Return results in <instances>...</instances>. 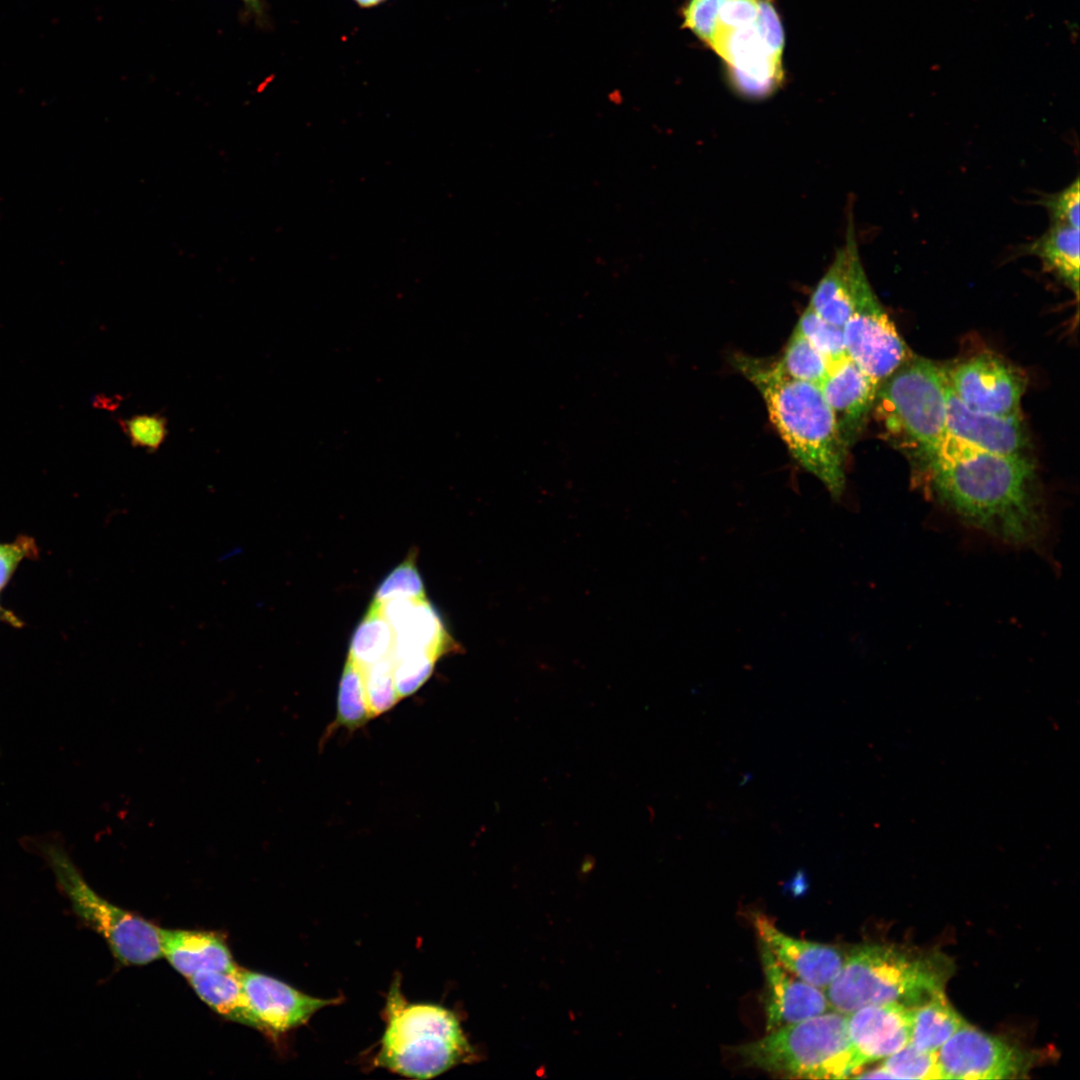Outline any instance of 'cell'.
<instances>
[{"mask_svg": "<svg viewBox=\"0 0 1080 1080\" xmlns=\"http://www.w3.org/2000/svg\"><path fill=\"white\" fill-rule=\"evenodd\" d=\"M920 469L938 499L969 524L1018 544L1039 536L1043 513L1027 455L988 452L948 434Z\"/></svg>", "mask_w": 1080, "mask_h": 1080, "instance_id": "cell-1", "label": "cell"}, {"mask_svg": "<svg viewBox=\"0 0 1080 1080\" xmlns=\"http://www.w3.org/2000/svg\"><path fill=\"white\" fill-rule=\"evenodd\" d=\"M733 361L762 395L769 418L793 458L839 499L845 489L848 451L819 385L790 378L775 363L750 356L736 355Z\"/></svg>", "mask_w": 1080, "mask_h": 1080, "instance_id": "cell-2", "label": "cell"}, {"mask_svg": "<svg viewBox=\"0 0 1080 1080\" xmlns=\"http://www.w3.org/2000/svg\"><path fill=\"white\" fill-rule=\"evenodd\" d=\"M951 970V962L939 952L861 945L844 958L825 994L829 1007L845 1015L879 1003L896 1002L912 1008L943 993Z\"/></svg>", "mask_w": 1080, "mask_h": 1080, "instance_id": "cell-3", "label": "cell"}, {"mask_svg": "<svg viewBox=\"0 0 1080 1080\" xmlns=\"http://www.w3.org/2000/svg\"><path fill=\"white\" fill-rule=\"evenodd\" d=\"M383 1019L375 1067L408 1078L430 1079L477 1057L457 1015L440 1005L407 1001L399 976L387 993Z\"/></svg>", "mask_w": 1080, "mask_h": 1080, "instance_id": "cell-4", "label": "cell"}, {"mask_svg": "<svg viewBox=\"0 0 1080 1080\" xmlns=\"http://www.w3.org/2000/svg\"><path fill=\"white\" fill-rule=\"evenodd\" d=\"M873 407L888 439L920 468L948 435L944 368L907 358L880 383Z\"/></svg>", "mask_w": 1080, "mask_h": 1080, "instance_id": "cell-5", "label": "cell"}, {"mask_svg": "<svg viewBox=\"0 0 1080 1080\" xmlns=\"http://www.w3.org/2000/svg\"><path fill=\"white\" fill-rule=\"evenodd\" d=\"M747 1064L785 1077L846 1078L860 1068L845 1014L827 1011L735 1048Z\"/></svg>", "mask_w": 1080, "mask_h": 1080, "instance_id": "cell-6", "label": "cell"}, {"mask_svg": "<svg viewBox=\"0 0 1080 1080\" xmlns=\"http://www.w3.org/2000/svg\"><path fill=\"white\" fill-rule=\"evenodd\" d=\"M51 869L57 887L69 900L74 914L103 936L115 958L124 965H145L162 956L160 928L119 908L97 894L56 836L25 840Z\"/></svg>", "mask_w": 1080, "mask_h": 1080, "instance_id": "cell-7", "label": "cell"}, {"mask_svg": "<svg viewBox=\"0 0 1080 1080\" xmlns=\"http://www.w3.org/2000/svg\"><path fill=\"white\" fill-rule=\"evenodd\" d=\"M707 43L725 60L734 87L743 95L767 96L782 81L783 30L770 1L760 0L753 20L714 26Z\"/></svg>", "mask_w": 1080, "mask_h": 1080, "instance_id": "cell-8", "label": "cell"}, {"mask_svg": "<svg viewBox=\"0 0 1080 1080\" xmlns=\"http://www.w3.org/2000/svg\"><path fill=\"white\" fill-rule=\"evenodd\" d=\"M843 330L847 356L879 384L908 358L907 346L863 268L855 281L853 310Z\"/></svg>", "mask_w": 1080, "mask_h": 1080, "instance_id": "cell-9", "label": "cell"}, {"mask_svg": "<svg viewBox=\"0 0 1080 1080\" xmlns=\"http://www.w3.org/2000/svg\"><path fill=\"white\" fill-rule=\"evenodd\" d=\"M949 387L969 408L998 416H1019L1026 378L992 353H980L944 368Z\"/></svg>", "mask_w": 1080, "mask_h": 1080, "instance_id": "cell-10", "label": "cell"}, {"mask_svg": "<svg viewBox=\"0 0 1080 1080\" xmlns=\"http://www.w3.org/2000/svg\"><path fill=\"white\" fill-rule=\"evenodd\" d=\"M941 1079H1007L1031 1062L1024 1052L965 1023L937 1051Z\"/></svg>", "mask_w": 1080, "mask_h": 1080, "instance_id": "cell-11", "label": "cell"}, {"mask_svg": "<svg viewBox=\"0 0 1080 1080\" xmlns=\"http://www.w3.org/2000/svg\"><path fill=\"white\" fill-rule=\"evenodd\" d=\"M239 978L259 1030L279 1036L306 1024L324 1007L341 999H323L303 993L266 974L239 969Z\"/></svg>", "mask_w": 1080, "mask_h": 1080, "instance_id": "cell-12", "label": "cell"}, {"mask_svg": "<svg viewBox=\"0 0 1080 1080\" xmlns=\"http://www.w3.org/2000/svg\"><path fill=\"white\" fill-rule=\"evenodd\" d=\"M879 386L848 356L833 363L819 385L847 451L864 428Z\"/></svg>", "mask_w": 1080, "mask_h": 1080, "instance_id": "cell-13", "label": "cell"}, {"mask_svg": "<svg viewBox=\"0 0 1080 1080\" xmlns=\"http://www.w3.org/2000/svg\"><path fill=\"white\" fill-rule=\"evenodd\" d=\"M948 434L979 449L1007 456L1026 455L1028 433L1019 416H998L973 410L951 390L947 382Z\"/></svg>", "mask_w": 1080, "mask_h": 1080, "instance_id": "cell-14", "label": "cell"}, {"mask_svg": "<svg viewBox=\"0 0 1080 1080\" xmlns=\"http://www.w3.org/2000/svg\"><path fill=\"white\" fill-rule=\"evenodd\" d=\"M859 1067L886 1058L910 1041L911 1008L896 1002L871 1004L846 1015Z\"/></svg>", "mask_w": 1080, "mask_h": 1080, "instance_id": "cell-15", "label": "cell"}, {"mask_svg": "<svg viewBox=\"0 0 1080 1080\" xmlns=\"http://www.w3.org/2000/svg\"><path fill=\"white\" fill-rule=\"evenodd\" d=\"M752 920L760 943L795 976L826 989L839 973L845 956L836 947L789 936L761 913Z\"/></svg>", "mask_w": 1080, "mask_h": 1080, "instance_id": "cell-16", "label": "cell"}, {"mask_svg": "<svg viewBox=\"0 0 1080 1080\" xmlns=\"http://www.w3.org/2000/svg\"><path fill=\"white\" fill-rule=\"evenodd\" d=\"M760 955L767 989V1032L828 1011L829 1004L823 989L788 971L762 943Z\"/></svg>", "mask_w": 1080, "mask_h": 1080, "instance_id": "cell-17", "label": "cell"}, {"mask_svg": "<svg viewBox=\"0 0 1080 1080\" xmlns=\"http://www.w3.org/2000/svg\"><path fill=\"white\" fill-rule=\"evenodd\" d=\"M376 606L393 630L394 651H426L439 659L459 649L426 597L397 598Z\"/></svg>", "mask_w": 1080, "mask_h": 1080, "instance_id": "cell-18", "label": "cell"}, {"mask_svg": "<svg viewBox=\"0 0 1080 1080\" xmlns=\"http://www.w3.org/2000/svg\"><path fill=\"white\" fill-rule=\"evenodd\" d=\"M852 221L849 222L845 245L817 284L809 306L828 322L844 327L854 303L855 281L862 269Z\"/></svg>", "mask_w": 1080, "mask_h": 1080, "instance_id": "cell-19", "label": "cell"}, {"mask_svg": "<svg viewBox=\"0 0 1080 1080\" xmlns=\"http://www.w3.org/2000/svg\"><path fill=\"white\" fill-rule=\"evenodd\" d=\"M160 938L162 956L187 978L203 971L239 968L223 937L214 932L160 928Z\"/></svg>", "mask_w": 1080, "mask_h": 1080, "instance_id": "cell-20", "label": "cell"}, {"mask_svg": "<svg viewBox=\"0 0 1080 1080\" xmlns=\"http://www.w3.org/2000/svg\"><path fill=\"white\" fill-rule=\"evenodd\" d=\"M1079 233V229L1071 226L1050 224L1043 235L1022 248L1023 253L1038 257L1043 267L1063 281L1076 297L1080 275Z\"/></svg>", "mask_w": 1080, "mask_h": 1080, "instance_id": "cell-21", "label": "cell"}, {"mask_svg": "<svg viewBox=\"0 0 1080 1080\" xmlns=\"http://www.w3.org/2000/svg\"><path fill=\"white\" fill-rule=\"evenodd\" d=\"M239 969L233 972L203 971L188 980L200 999L218 1014L259 1030L243 991Z\"/></svg>", "mask_w": 1080, "mask_h": 1080, "instance_id": "cell-22", "label": "cell"}, {"mask_svg": "<svg viewBox=\"0 0 1080 1080\" xmlns=\"http://www.w3.org/2000/svg\"><path fill=\"white\" fill-rule=\"evenodd\" d=\"M966 1022L939 993L911 1008L910 1041L923 1052H937Z\"/></svg>", "mask_w": 1080, "mask_h": 1080, "instance_id": "cell-23", "label": "cell"}, {"mask_svg": "<svg viewBox=\"0 0 1080 1080\" xmlns=\"http://www.w3.org/2000/svg\"><path fill=\"white\" fill-rule=\"evenodd\" d=\"M394 633L378 606L371 604L355 629L348 658L365 668L391 655Z\"/></svg>", "mask_w": 1080, "mask_h": 1080, "instance_id": "cell-24", "label": "cell"}, {"mask_svg": "<svg viewBox=\"0 0 1080 1080\" xmlns=\"http://www.w3.org/2000/svg\"><path fill=\"white\" fill-rule=\"evenodd\" d=\"M372 718L374 716L365 690L363 668L347 658L338 686L335 726L352 731Z\"/></svg>", "mask_w": 1080, "mask_h": 1080, "instance_id": "cell-25", "label": "cell"}, {"mask_svg": "<svg viewBox=\"0 0 1080 1080\" xmlns=\"http://www.w3.org/2000/svg\"><path fill=\"white\" fill-rule=\"evenodd\" d=\"M778 370L784 375L820 385L829 373L831 364L796 328L778 362Z\"/></svg>", "mask_w": 1080, "mask_h": 1080, "instance_id": "cell-26", "label": "cell"}, {"mask_svg": "<svg viewBox=\"0 0 1080 1080\" xmlns=\"http://www.w3.org/2000/svg\"><path fill=\"white\" fill-rule=\"evenodd\" d=\"M795 328L828 359L831 365L847 356L843 327L823 319L809 305L800 316Z\"/></svg>", "mask_w": 1080, "mask_h": 1080, "instance_id": "cell-27", "label": "cell"}, {"mask_svg": "<svg viewBox=\"0 0 1080 1080\" xmlns=\"http://www.w3.org/2000/svg\"><path fill=\"white\" fill-rule=\"evenodd\" d=\"M415 551L395 567L376 589L372 604L380 605L386 601L406 598H425L424 583L416 565Z\"/></svg>", "mask_w": 1080, "mask_h": 1080, "instance_id": "cell-28", "label": "cell"}, {"mask_svg": "<svg viewBox=\"0 0 1080 1080\" xmlns=\"http://www.w3.org/2000/svg\"><path fill=\"white\" fill-rule=\"evenodd\" d=\"M394 680L400 698L415 693L429 679L438 658L426 651H392Z\"/></svg>", "mask_w": 1080, "mask_h": 1080, "instance_id": "cell-29", "label": "cell"}, {"mask_svg": "<svg viewBox=\"0 0 1080 1080\" xmlns=\"http://www.w3.org/2000/svg\"><path fill=\"white\" fill-rule=\"evenodd\" d=\"M393 671L391 655L363 668L365 690L374 717L389 711L401 699Z\"/></svg>", "mask_w": 1080, "mask_h": 1080, "instance_id": "cell-30", "label": "cell"}, {"mask_svg": "<svg viewBox=\"0 0 1080 1080\" xmlns=\"http://www.w3.org/2000/svg\"><path fill=\"white\" fill-rule=\"evenodd\" d=\"M882 1067L896 1079H941L937 1052H923L910 1043L886 1057Z\"/></svg>", "mask_w": 1080, "mask_h": 1080, "instance_id": "cell-31", "label": "cell"}, {"mask_svg": "<svg viewBox=\"0 0 1080 1080\" xmlns=\"http://www.w3.org/2000/svg\"><path fill=\"white\" fill-rule=\"evenodd\" d=\"M121 430L135 448L156 451L168 435L167 419L161 414H138L118 420Z\"/></svg>", "mask_w": 1080, "mask_h": 1080, "instance_id": "cell-32", "label": "cell"}, {"mask_svg": "<svg viewBox=\"0 0 1080 1080\" xmlns=\"http://www.w3.org/2000/svg\"><path fill=\"white\" fill-rule=\"evenodd\" d=\"M1039 204L1047 209L1050 224L1067 225L1079 229V177H1076L1072 183L1061 191L1053 194H1046L1040 198Z\"/></svg>", "mask_w": 1080, "mask_h": 1080, "instance_id": "cell-33", "label": "cell"}, {"mask_svg": "<svg viewBox=\"0 0 1080 1080\" xmlns=\"http://www.w3.org/2000/svg\"><path fill=\"white\" fill-rule=\"evenodd\" d=\"M724 0H690L683 11L684 26L708 42L716 15Z\"/></svg>", "mask_w": 1080, "mask_h": 1080, "instance_id": "cell-34", "label": "cell"}, {"mask_svg": "<svg viewBox=\"0 0 1080 1080\" xmlns=\"http://www.w3.org/2000/svg\"><path fill=\"white\" fill-rule=\"evenodd\" d=\"M858 1077H860V1078H892V1076L887 1071H885V1069L882 1066L877 1068V1069H874V1070L868 1071L866 1073H863L862 1075H860Z\"/></svg>", "mask_w": 1080, "mask_h": 1080, "instance_id": "cell-35", "label": "cell"}, {"mask_svg": "<svg viewBox=\"0 0 1080 1080\" xmlns=\"http://www.w3.org/2000/svg\"><path fill=\"white\" fill-rule=\"evenodd\" d=\"M239 1H241L247 7V9H249L251 12L255 13L256 15L261 16L262 11H263V8H262V5H261V0H239Z\"/></svg>", "mask_w": 1080, "mask_h": 1080, "instance_id": "cell-36", "label": "cell"}, {"mask_svg": "<svg viewBox=\"0 0 1080 1080\" xmlns=\"http://www.w3.org/2000/svg\"><path fill=\"white\" fill-rule=\"evenodd\" d=\"M358 7L362 9H370L377 7L387 0H352Z\"/></svg>", "mask_w": 1080, "mask_h": 1080, "instance_id": "cell-37", "label": "cell"}, {"mask_svg": "<svg viewBox=\"0 0 1080 1080\" xmlns=\"http://www.w3.org/2000/svg\"><path fill=\"white\" fill-rule=\"evenodd\" d=\"M0 619H6L8 621H12L13 623H15L14 617L9 616L8 612L5 611L1 606H0Z\"/></svg>", "mask_w": 1080, "mask_h": 1080, "instance_id": "cell-38", "label": "cell"}]
</instances>
